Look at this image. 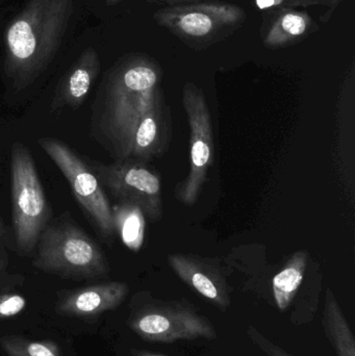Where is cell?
<instances>
[{
  "label": "cell",
  "mask_w": 355,
  "mask_h": 356,
  "mask_svg": "<svg viewBox=\"0 0 355 356\" xmlns=\"http://www.w3.org/2000/svg\"><path fill=\"white\" fill-rule=\"evenodd\" d=\"M129 326L140 338L152 343L217 338L212 322L185 301L151 300L131 316Z\"/></svg>",
  "instance_id": "obj_6"
},
{
  "label": "cell",
  "mask_w": 355,
  "mask_h": 356,
  "mask_svg": "<svg viewBox=\"0 0 355 356\" xmlns=\"http://www.w3.org/2000/svg\"><path fill=\"white\" fill-rule=\"evenodd\" d=\"M152 18L188 47L202 51L239 31L247 15L237 4L204 1L164 6Z\"/></svg>",
  "instance_id": "obj_3"
},
{
  "label": "cell",
  "mask_w": 355,
  "mask_h": 356,
  "mask_svg": "<svg viewBox=\"0 0 355 356\" xmlns=\"http://www.w3.org/2000/svg\"><path fill=\"white\" fill-rule=\"evenodd\" d=\"M323 328L337 356H355V339L339 301L331 289L325 292Z\"/></svg>",
  "instance_id": "obj_14"
},
{
  "label": "cell",
  "mask_w": 355,
  "mask_h": 356,
  "mask_svg": "<svg viewBox=\"0 0 355 356\" xmlns=\"http://www.w3.org/2000/svg\"><path fill=\"white\" fill-rule=\"evenodd\" d=\"M183 104L190 127L189 175L176 184L175 197L179 202L192 207L208 180L214 164V138L210 108L204 91L192 81L183 88Z\"/></svg>",
  "instance_id": "obj_7"
},
{
  "label": "cell",
  "mask_w": 355,
  "mask_h": 356,
  "mask_svg": "<svg viewBox=\"0 0 355 356\" xmlns=\"http://www.w3.org/2000/svg\"><path fill=\"white\" fill-rule=\"evenodd\" d=\"M115 232L133 252L141 250L145 240V215L137 205L120 201L112 207Z\"/></svg>",
  "instance_id": "obj_16"
},
{
  "label": "cell",
  "mask_w": 355,
  "mask_h": 356,
  "mask_svg": "<svg viewBox=\"0 0 355 356\" xmlns=\"http://www.w3.org/2000/svg\"><path fill=\"white\" fill-rule=\"evenodd\" d=\"M90 167L101 186L119 200L137 205L151 221L163 217L160 178L145 163L135 160L115 161L110 165L92 162Z\"/></svg>",
  "instance_id": "obj_9"
},
{
  "label": "cell",
  "mask_w": 355,
  "mask_h": 356,
  "mask_svg": "<svg viewBox=\"0 0 355 356\" xmlns=\"http://www.w3.org/2000/svg\"><path fill=\"white\" fill-rule=\"evenodd\" d=\"M163 75L160 65L144 54L125 56L106 74L94 122L96 137L115 160H129L138 127L166 102Z\"/></svg>",
  "instance_id": "obj_1"
},
{
  "label": "cell",
  "mask_w": 355,
  "mask_h": 356,
  "mask_svg": "<svg viewBox=\"0 0 355 356\" xmlns=\"http://www.w3.org/2000/svg\"><path fill=\"white\" fill-rule=\"evenodd\" d=\"M0 345L8 356H60V349L53 341H35L19 336H6Z\"/></svg>",
  "instance_id": "obj_17"
},
{
  "label": "cell",
  "mask_w": 355,
  "mask_h": 356,
  "mask_svg": "<svg viewBox=\"0 0 355 356\" xmlns=\"http://www.w3.org/2000/svg\"><path fill=\"white\" fill-rule=\"evenodd\" d=\"M38 142L40 147L53 161L66 177L79 204L87 211L102 236L106 238H114L116 232L112 207L91 167L83 162L68 145L58 140L42 138Z\"/></svg>",
  "instance_id": "obj_8"
},
{
  "label": "cell",
  "mask_w": 355,
  "mask_h": 356,
  "mask_svg": "<svg viewBox=\"0 0 355 356\" xmlns=\"http://www.w3.org/2000/svg\"><path fill=\"white\" fill-rule=\"evenodd\" d=\"M129 286L110 282L93 284L67 293L58 300L56 312L67 317L95 318L117 309L126 298Z\"/></svg>",
  "instance_id": "obj_11"
},
{
  "label": "cell",
  "mask_w": 355,
  "mask_h": 356,
  "mask_svg": "<svg viewBox=\"0 0 355 356\" xmlns=\"http://www.w3.org/2000/svg\"><path fill=\"white\" fill-rule=\"evenodd\" d=\"M247 334L252 343L256 345L263 353L268 356H294L279 345L274 344L272 341L267 339L262 332H258L254 326H249Z\"/></svg>",
  "instance_id": "obj_19"
},
{
  "label": "cell",
  "mask_w": 355,
  "mask_h": 356,
  "mask_svg": "<svg viewBox=\"0 0 355 356\" xmlns=\"http://www.w3.org/2000/svg\"><path fill=\"white\" fill-rule=\"evenodd\" d=\"M74 0H28L4 33V70L17 90L33 83L62 43Z\"/></svg>",
  "instance_id": "obj_2"
},
{
  "label": "cell",
  "mask_w": 355,
  "mask_h": 356,
  "mask_svg": "<svg viewBox=\"0 0 355 356\" xmlns=\"http://www.w3.org/2000/svg\"><path fill=\"white\" fill-rule=\"evenodd\" d=\"M131 353L133 356H168L160 355V353H150L147 350H140V349H131Z\"/></svg>",
  "instance_id": "obj_23"
},
{
  "label": "cell",
  "mask_w": 355,
  "mask_h": 356,
  "mask_svg": "<svg viewBox=\"0 0 355 356\" xmlns=\"http://www.w3.org/2000/svg\"><path fill=\"white\" fill-rule=\"evenodd\" d=\"M99 72V56L94 48L88 47L60 81L52 102L53 111L65 106L72 108L81 106L89 95Z\"/></svg>",
  "instance_id": "obj_13"
},
{
  "label": "cell",
  "mask_w": 355,
  "mask_h": 356,
  "mask_svg": "<svg viewBox=\"0 0 355 356\" xmlns=\"http://www.w3.org/2000/svg\"><path fill=\"white\" fill-rule=\"evenodd\" d=\"M121 0H106V4L108 6H114V4L118 3Z\"/></svg>",
  "instance_id": "obj_24"
},
{
  "label": "cell",
  "mask_w": 355,
  "mask_h": 356,
  "mask_svg": "<svg viewBox=\"0 0 355 356\" xmlns=\"http://www.w3.org/2000/svg\"><path fill=\"white\" fill-rule=\"evenodd\" d=\"M33 265L46 273L72 280L99 277L108 272L100 247L81 228L69 223L44 229Z\"/></svg>",
  "instance_id": "obj_4"
},
{
  "label": "cell",
  "mask_w": 355,
  "mask_h": 356,
  "mask_svg": "<svg viewBox=\"0 0 355 356\" xmlns=\"http://www.w3.org/2000/svg\"><path fill=\"white\" fill-rule=\"evenodd\" d=\"M320 29L306 10L298 8L267 10L263 16L261 38L270 49H281L302 43Z\"/></svg>",
  "instance_id": "obj_12"
},
{
  "label": "cell",
  "mask_w": 355,
  "mask_h": 356,
  "mask_svg": "<svg viewBox=\"0 0 355 356\" xmlns=\"http://www.w3.org/2000/svg\"><path fill=\"white\" fill-rule=\"evenodd\" d=\"M213 1V0H147L148 3L164 4L165 6H179V4L197 3V2Z\"/></svg>",
  "instance_id": "obj_21"
},
{
  "label": "cell",
  "mask_w": 355,
  "mask_h": 356,
  "mask_svg": "<svg viewBox=\"0 0 355 356\" xmlns=\"http://www.w3.org/2000/svg\"><path fill=\"white\" fill-rule=\"evenodd\" d=\"M331 0H254V6L262 12L283 8H311L315 6H327Z\"/></svg>",
  "instance_id": "obj_18"
},
{
  "label": "cell",
  "mask_w": 355,
  "mask_h": 356,
  "mask_svg": "<svg viewBox=\"0 0 355 356\" xmlns=\"http://www.w3.org/2000/svg\"><path fill=\"white\" fill-rule=\"evenodd\" d=\"M310 255L306 250L296 251L272 282L273 296L279 311L286 312L293 302L308 269Z\"/></svg>",
  "instance_id": "obj_15"
},
{
  "label": "cell",
  "mask_w": 355,
  "mask_h": 356,
  "mask_svg": "<svg viewBox=\"0 0 355 356\" xmlns=\"http://www.w3.org/2000/svg\"><path fill=\"white\" fill-rule=\"evenodd\" d=\"M26 307V299L19 294L0 295V319H8L20 314Z\"/></svg>",
  "instance_id": "obj_20"
},
{
  "label": "cell",
  "mask_w": 355,
  "mask_h": 356,
  "mask_svg": "<svg viewBox=\"0 0 355 356\" xmlns=\"http://www.w3.org/2000/svg\"><path fill=\"white\" fill-rule=\"evenodd\" d=\"M13 226L19 251L29 254L47 227L50 209L28 148L15 143L10 154Z\"/></svg>",
  "instance_id": "obj_5"
},
{
  "label": "cell",
  "mask_w": 355,
  "mask_h": 356,
  "mask_svg": "<svg viewBox=\"0 0 355 356\" xmlns=\"http://www.w3.org/2000/svg\"><path fill=\"white\" fill-rule=\"evenodd\" d=\"M168 264L194 292L225 311L231 305L229 284L222 270L213 259L185 253H171Z\"/></svg>",
  "instance_id": "obj_10"
},
{
  "label": "cell",
  "mask_w": 355,
  "mask_h": 356,
  "mask_svg": "<svg viewBox=\"0 0 355 356\" xmlns=\"http://www.w3.org/2000/svg\"><path fill=\"white\" fill-rule=\"evenodd\" d=\"M344 0H331L329 6H327V12L320 17L321 22L324 23V24L325 23L329 22V21L331 20V17L335 14L337 8H339L340 4Z\"/></svg>",
  "instance_id": "obj_22"
}]
</instances>
